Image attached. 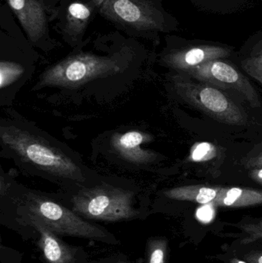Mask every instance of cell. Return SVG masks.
I'll return each mask as SVG.
<instances>
[{
	"label": "cell",
	"instance_id": "obj_1",
	"mask_svg": "<svg viewBox=\"0 0 262 263\" xmlns=\"http://www.w3.org/2000/svg\"><path fill=\"white\" fill-rule=\"evenodd\" d=\"M0 136L8 149L40 173L62 181L86 180L83 168L72 156L35 132L11 125L2 126Z\"/></svg>",
	"mask_w": 262,
	"mask_h": 263
},
{
	"label": "cell",
	"instance_id": "obj_2",
	"mask_svg": "<svg viewBox=\"0 0 262 263\" xmlns=\"http://www.w3.org/2000/svg\"><path fill=\"white\" fill-rule=\"evenodd\" d=\"M27 214L39 219L56 235L93 239L116 244L110 233L100 227L86 222L76 213L45 196L29 193L25 198Z\"/></svg>",
	"mask_w": 262,
	"mask_h": 263
},
{
	"label": "cell",
	"instance_id": "obj_3",
	"mask_svg": "<svg viewBox=\"0 0 262 263\" xmlns=\"http://www.w3.org/2000/svg\"><path fill=\"white\" fill-rule=\"evenodd\" d=\"M134 194L123 188L102 183L80 190L72 197V210L83 217L103 222L127 220L138 216Z\"/></svg>",
	"mask_w": 262,
	"mask_h": 263
},
{
	"label": "cell",
	"instance_id": "obj_4",
	"mask_svg": "<svg viewBox=\"0 0 262 263\" xmlns=\"http://www.w3.org/2000/svg\"><path fill=\"white\" fill-rule=\"evenodd\" d=\"M115 60L91 53L71 55L46 69L40 77V86L75 88L95 79L118 73Z\"/></svg>",
	"mask_w": 262,
	"mask_h": 263
},
{
	"label": "cell",
	"instance_id": "obj_5",
	"mask_svg": "<svg viewBox=\"0 0 262 263\" xmlns=\"http://www.w3.org/2000/svg\"><path fill=\"white\" fill-rule=\"evenodd\" d=\"M105 16L138 29H162L160 12L146 0H93Z\"/></svg>",
	"mask_w": 262,
	"mask_h": 263
},
{
	"label": "cell",
	"instance_id": "obj_6",
	"mask_svg": "<svg viewBox=\"0 0 262 263\" xmlns=\"http://www.w3.org/2000/svg\"><path fill=\"white\" fill-rule=\"evenodd\" d=\"M151 140L152 137L147 133L132 130L115 133L111 139V145L125 160L136 165H145L153 159L154 153L142 148V145Z\"/></svg>",
	"mask_w": 262,
	"mask_h": 263
},
{
	"label": "cell",
	"instance_id": "obj_7",
	"mask_svg": "<svg viewBox=\"0 0 262 263\" xmlns=\"http://www.w3.org/2000/svg\"><path fill=\"white\" fill-rule=\"evenodd\" d=\"M31 41H38L46 30V18L37 0H7Z\"/></svg>",
	"mask_w": 262,
	"mask_h": 263
},
{
	"label": "cell",
	"instance_id": "obj_8",
	"mask_svg": "<svg viewBox=\"0 0 262 263\" xmlns=\"http://www.w3.org/2000/svg\"><path fill=\"white\" fill-rule=\"evenodd\" d=\"M32 227L39 233L38 247L49 263H75V252L52 230L32 215L27 214Z\"/></svg>",
	"mask_w": 262,
	"mask_h": 263
},
{
	"label": "cell",
	"instance_id": "obj_9",
	"mask_svg": "<svg viewBox=\"0 0 262 263\" xmlns=\"http://www.w3.org/2000/svg\"><path fill=\"white\" fill-rule=\"evenodd\" d=\"M227 50L221 47L201 46L175 52L169 60L176 66H196L204 61L213 60L227 54Z\"/></svg>",
	"mask_w": 262,
	"mask_h": 263
},
{
	"label": "cell",
	"instance_id": "obj_10",
	"mask_svg": "<svg viewBox=\"0 0 262 263\" xmlns=\"http://www.w3.org/2000/svg\"><path fill=\"white\" fill-rule=\"evenodd\" d=\"M168 197L179 200L195 201L199 204H207L215 200L217 192L214 189L203 187L197 191L189 189H175L166 193Z\"/></svg>",
	"mask_w": 262,
	"mask_h": 263
},
{
	"label": "cell",
	"instance_id": "obj_11",
	"mask_svg": "<svg viewBox=\"0 0 262 263\" xmlns=\"http://www.w3.org/2000/svg\"><path fill=\"white\" fill-rule=\"evenodd\" d=\"M91 14L92 10L87 5L81 3L71 4L68 9V24H69V29L75 33H81L86 29Z\"/></svg>",
	"mask_w": 262,
	"mask_h": 263
},
{
	"label": "cell",
	"instance_id": "obj_12",
	"mask_svg": "<svg viewBox=\"0 0 262 263\" xmlns=\"http://www.w3.org/2000/svg\"><path fill=\"white\" fill-rule=\"evenodd\" d=\"M168 240L166 238H150L146 247V263H166Z\"/></svg>",
	"mask_w": 262,
	"mask_h": 263
},
{
	"label": "cell",
	"instance_id": "obj_13",
	"mask_svg": "<svg viewBox=\"0 0 262 263\" xmlns=\"http://www.w3.org/2000/svg\"><path fill=\"white\" fill-rule=\"evenodd\" d=\"M200 99L203 104L212 112H224L227 109L228 101L226 97L213 88H205L200 93Z\"/></svg>",
	"mask_w": 262,
	"mask_h": 263
},
{
	"label": "cell",
	"instance_id": "obj_14",
	"mask_svg": "<svg viewBox=\"0 0 262 263\" xmlns=\"http://www.w3.org/2000/svg\"><path fill=\"white\" fill-rule=\"evenodd\" d=\"M207 66L212 75L220 81L232 83L238 80V74L236 70L223 62L208 63Z\"/></svg>",
	"mask_w": 262,
	"mask_h": 263
},
{
	"label": "cell",
	"instance_id": "obj_15",
	"mask_svg": "<svg viewBox=\"0 0 262 263\" xmlns=\"http://www.w3.org/2000/svg\"><path fill=\"white\" fill-rule=\"evenodd\" d=\"M23 69L21 66L10 62H1L0 64V77H1V89L9 86L12 82L16 80L23 73Z\"/></svg>",
	"mask_w": 262,
	"mask_h": 263
},
{
	"label": "cell",
	"instance_id": "obj_16",
	"mask_svg": "<svg viewBox=\"0 0 262 263\" xmlns=\"http://www.w3.org/2000/svg\"><path fill=\"white\" fill-rule=\"evenodd\" d=\"M209 150H210V145L209 143L204 142V143L199 144L192 154V159L195 161L201 160L209 153Z\"/></svg>",
	"mask_w": 262,
	"mask_h": 263
},
{
	"label": "cell",
	"instance_id": "obj_17",
	"mask_svg": "<svg viewBox=\"0 0 262 263\" xmlns=\"http://www.w3.org/2000/svg\"><path fill=\"white\" fill-rule=\"evenodd\" d=\"M197 216H198V219H201L203 222H209L213 216V210H212V207L206 205L198 210Z\"/></svg>",
	"mask_w": 262,
	"mask_h": 263
},
{
	"label": "cell",
	"instance_id": "obj_18",
	"mask_svg": "<svg viewBox=\"0 0 262 263\" xmlns=\"http://www.w3.org/2000/svg\"><path fill=\"white\" fill-rule=\"evenodd\" d=\"M246 259L250 263H262V253L252 251L246 255Z\"/></svg>",
	"mask_w": 262,
	"mask_h": 263
},
{
	"label": "cell",
	"instance_id": "obj_19",
	"mask_svg": "<svg viewBox=\"0 0 262 263\" xmlns=\"http://www.w3.org/2000/svg\"><path fill=\"white\" fill-rule=\"evenodd\" d=\"M245 231L248 233H255V232H262V220L254 225H248L243 227Z\"/></svg>",
	"mask_w": 262,
	"mask_h": 263
},
{
	"label": "cell",
	"instance_id": "obj_20",
	"mask_svg": "<svg viewBox=\"0 0 262 263\" xmlns=\"http://www.w3.org/2000/svg\"><path fill=\"white\" fill-rule=\"evenodd\" d=\"M251 236L246 240L243 241V243L247 244L252 241L257 240V239H262V232H255V233H250Z\"/></svg>",
	"mask_w": 262,
	"mask_h": 263
},
{
	"label": "cell",
	"instance_id": "obj_21",
	"mask_svg": "<svg viewBox=\"0 0 262 263\" xmlns=\"http://www.w3.org/2000/svg\"><path fill=\"white\" fill-rule=\"evenodd\" d=\"M231 263H247L246 262H244V261L240 260V259H232V260H231Z\"/></svg>",
	"mask_w": 262,
	"mask_h": 263
},
{
	"label": "cell",
	"instance_id": "obj_22",
	"mask_svg": "<svg viewBox=\"0 0 262 263\" xmlns=\"http://www.w3.org/2000/svg\"><path fill=\"white\" fill-rule=\"evenodd\" d=\"M258 176H259V177L262 179V170H261V171L259 172V173H258Z\"/></svg>",
	"mask_w": 262,
	"mask_h": 263
},
{
	"label": "cell",
	"instance_id": "obj_23",
	"mask_svg": "<svg viewBox=\"0 0 262 263\" xmlns=\"http://www.w3.org/2000/svg\"><path fill=\"white\" fill-rule=\"evenodd\" d=\"M118 263H128V262H118Z\"/></svg>",
	"mask_w": 262,
	"mask_h": 263
}]
</instances>
